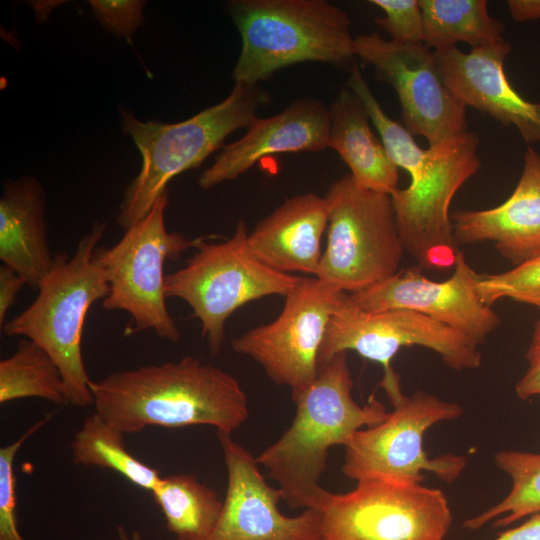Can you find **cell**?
<instances>
[{
    "label": "cell",
    "instance_id": "277c9868",
    "mask_svg": "<svg viewBox=\"0 0 540 540\" xmlns=\"http://www.w3.org/2000/svg\"><path fill=\"white\" fill-rule=\"evenodd\" d=\"M106 230L107 223L96 222L71 257L55 253L34 301L1 327L6 336L30 339L53 358L64 380L66 404L77 407L93 404L82 335L90 307L109 293L106 271L95 256Z\"/></svg>",
    "mask_w": 540,
    "mask_h": 540
},
{
    "label": "cell",
    "instance_id": "8fae6325",
    "mask_svg": "<svg viewBox=\"0 0 540 540\" xmlns=\"http://www.w3.org/2000/svg\"><path fill=\"white\" fill-rule=\"evenodd\" d=\"M322 516L324 540H444L452 523L440 489L379 475L331 493Z\"/></svg>",
    "mask_w": 540,
    "mask_h": 540
},
{
    "label": "cell",
    "instance_id": "d6a6232c",
    "mask_svg": "<svg viewBox=\"0 0 540 540\" xmlns=\"http://www.w3.org/2000/svg\"><path fill=\"white\" fill-rule=\"evenodd\" d=\"M526 360L527 369L515 387L516 394L521 400L540 396V317L534 326Z\"/></svg>",
    "mask_w": 540,
    "mask_h": 540
},
{
    "label": "cell",
    "instance_id": "6da1fadb",
    "mask_svg": "<svg viewBox=\"0 0 540 540\" xmlns=\"http://www.w3.org/2000/svg\"><path fill=\"white\" fill-rule=\"evenodd\" d=\"M95 412L124 434L150 426L209 425L232 434L247 419V396L221 368L185 356L90 382Z\"/></svg>",
    "mask_w": 540,
    "mask_h": 540
},
{
    "label": "cell",
    "instance_id": "3957f363",
    "mask_svg": "<svg viewBox=\"0 0 540 540\" xmlns=\"http://www.w3.org/2000/svg\"><path fill=\"white\" fill-rule=\"evenodd\" d=\"M270 102L260 85L235 83L220 103L178 123L143 122L120 108L123 132L129 135L142 157V166L127 186L117 221L127 230L141 220L175 176L198 168L234 131L248 128L257 112Z\"/></svg>",
    "mask_w": 540,
    "mask_h": 540
},
{
    "label": "cell",
    "instance_id": "30bf717a",
    "mask_svg": "<svg viewBox=\"0 0 540 540\" xmlns=\"http://www.w3.org/2000/svg\"><path fill=\"white\" fill-rule=\"evenodd\" d=\"M478 144L477 136L466 130L429 145L409 186L391 194L404 249L422 269H453L461 253L449 208L457 191L480 169Z\"/></svg>",
    "mask_w": 540,
    "mask_h": 540
},
{
    "label": "cell",
    "instance_id": "ac0fdd59",
    "mask_svg": "<svg viewBox=\"0 0 540 540\" xmlns=\"http://www.w3.org/2000/svg\"><path fill=\"white\" fill-rule=\"evenodd\" d=\"M246 130L240 139L224 145L200 175L201 189L236 179L266 156L328 149L330 112L318 99H297L276 115L257 117Z\"/></svg>",
    "mask_w": 540,
    "mask_h": 540
},
{
    "label": "cell",
    "instance_id": "7c38bea8",
    "mask_svg": "<svg viewBox=\"0 0 540 540\" xmlns=\"http://www.w3.org/2000/svg\"><path fill=\"white\" fill-rule=\"evenodd\" d=\"M344 294L316 277H301L284 297L280 314L233 339L231 347L257 362L274 383L297 394L318 375L327 326Z\"/></svg>",
    "mask_w": 540,
    "mask_h": 540
},
{
    "label": "cell",
    "instance_id": "e0dca14e",
    "mask_svg": "<svg viewBox=\"0 0 540 540\" xmlns=\"http://www.w3.org/2000/svg\"><path fill=\"white\" fill-rule=\"evenodd\" d=\"M504 41L463 52L457 46L434 51L442 77L466 106L513 126L528 143H540V103L524 98L508 81Z\"/></svg>",
    "mask_w": 540,
    "mask_h": 540
},
{
    "label": "cell",
    "instance_id": "8992f818",
    "mask_svg": "<svg viewBox=\"0 0 540 540\" xmlns=\"http://www.w3.org/2000/svg\"><path fill=\"white\" fill-rule=\"evenodd\" d=\"M195 249L182 268L166 275L165 294L190 306L212 355L221 351L226 321L237 309L266 296L285 297L301 279L259 261L243 221L230 238L210 242L201 237Z\"/></svg>",
    "mask_w": 540,
    "mask_h": 540
},
{
    "label": "cell",
    "instance_id": "8d00e7d4",
    "mask_svg": "<svg viewBox=\"0 0 540 540\" xmlns=\"http://www.w3.org/2000/svg\"><path fill=\"white\" fill-rule=\"evenodd\" d=\"M116 540H143L139 531L128 532L125 527L119 525L116 529Z\"/></svg>",
    "mask_w": 540,
    "mask_h": 540
},
{
    "label": "cell",
    "instance_id": "5b68a950",
    "mask_svg": "<svg viewBox=\"0 0 540 540\" xmlns=\"http://www.w3.org/2000/svg\"><path fill=\"white\" fill-rule=\"evenodd\" d=\"M228 10L242 41L235 83L260 85L302 62L354 63L350 18L329 1L234 0Z\"/></svg>",
    "mask_w": 540,
    "mask_h": 540
},
{
    "label": "cell",
    "instance_id": "1f68e13d",
    "mask_svg": "<svg viewBox=\"0 0 540 540\" xmlns=\"http://www.w3.org/2000/svg\"><path fill=\"white\" fill-rule=\"evenodd\" d=\"M97 21L118 39L131 42L133 35L144 22L142 0H89Z\"/></svg>",
    "mask_w": 540,
    "mask_h": 540
},
{
    "label": "cell",
    "instance_id": "ffe728a7",
    "mask_svg": "<svg viewBox=\"0 0 540 540\" xmlns=\"http://www.w3.org/2000/svg\"><path fill=\"white\" fill-rule=\"evenodd\" d=\"M329 219L325 197L308 192L287 199L248 233L253 255L273 270L316 276Z\"/></svg>",
    "mask_w": 540,
    "mask_h": 540
},
{
    "label": "cell",
    "instance_id": "836d02e7",
    "mask_svg": "<svg viewBox=\"0 0 540 540\" xmlns=\"http://www.w3.org/2000/svg\"><path fill=\"white\" fill-rule=\"evenodd\" d=\"M28 285L26 279L11 267L2 264L0 266V326L5 324V319L10 307L16 302L17 294Z\"/></svg>",
    "mask_w": 540,
    "mask_h": 540
},
{
    "label": "cell",
    "instance_id": "44dd1931",
    "mask_svg": "<svg viewBox=\"0 0 540 540\" xmlns=\"http://www.w3.org/2000/svg\"><path fill=\"white\" fill-rule=\"evenodd\" d=\"M45 208L46 194L35 177L23 176L5 183L0 197V259L37 290L54 259Z\"/></svg>",
    "mask_w": 540,
    "mask_h": 540
},
{
    "label": "cell",
    "instance_id": "7402d4cb",
    "mask_svg": "<svg viewBox=\"0 0 540 540\" xmlns=\"http://www.w3.org/2000/svg\"><path fill=\"white\" fill-rule=\"evenodd\" d=\"M329 112V148L346 163L359 186L391 195L398 188L399 168L373 133L362 100L345 86Z\"/></svg>",
    "mask_w": 540,
    "mask_h": 540
},
{
    "label": "cell",
    "instance_id": "484cf974",
    "mask_svg": "<svg viewBox=\"0 0 540 540\" xmlns=\"http://www.w3.org/2000/svg\"><path fill=\"white\" fill-rule=\"evenodd\" d=\"M24 398L66 404L64 380L56 362L27 338L18 342L12 355L0 361V403Z\"/></svg>",
    "mask_w": 540,
    "mask_h": 540
},
{
    "label": "cell",
    "instance_id": "f546056e",
    "mask_svg": "<svg viewBox=\"0 0 540 540\" xmlns=\"http://www.w3.org/2000/svg\"><path fill=\"white\" fill-rule=\"evenodd\" d=\"M34 423L14 442L0 449V540H24L17 524L14 461L22 445L50 419Z\"/></svg>",
    "mask_w": 540,
    "mask_h": 540
},
{
    "label": "cell",
    "instance_id": "52a82bcc",
    "mask_svg": "<svg viewBox=\"0 0 540 540\" xmlns=\"http://www.w3.org/2000/svg\"><path fill=\"white\" fill-rule=\"evenodd\" d=\"M324 197L327 245L315 277L352 294L397 273L405 249L391 195L361 187L348 174Z\"/></svg>",
    "mask_w": 540,
    "mask_h": 540
},
{
    "label": "cell",
    "instance_id": "5bb4252c",
    "mask_svg": "<svg viewBox=\"0 0 540 540\" xmlns=\"http://www.w3.org/2000/svg\"><path fill=\"white\" fill-rule=\"evenodd\" d=\"M354 54L393 87L412 135L434 145L466 131V106L446 85L434 50L370 33L355 36Z\"/></svg>",
    "mask_w": 540,
    "mask_h": 540
},
{
    "label": "cell",
    "instance_id": "4316f807",
    "mask_svg": "<svg viewBox=\"0 0 540 540\" xmlns=\"http://www.w3.org/2000/svg\"><path fill=\"white\" fill-rule=\"evenodd\" d=\"M496 466L512 481L510 492L496 505L464 521L463 527L477 530L487 522L507 527L514 522L540 513V454L505 450L494 456Z\"/></svg>",
    "mask_w": 540,
    "mask_h": 540
},
{
    "label": "cell",
    "instance_id": "d4e9b609",
    "mask_svg": "<svg viewBox=\"0 0 540 540\" xmlns=\"http://www.w3.org/2000/svg\"><path fill=\"white\" fill-rule=\"evenodd\" d=\"M124 435L98 413L90 414L71 442L73 462L112 470L135 486L152 492L161 479L160 473L127 450Z\"/></svg>",
    "mask_w": 540,
    "mask_h": 540
},
{
    "label": "cell",
    "instance_id": "9a60e30c",
    "mask_svg": "<svg viewBox=\"0 0 540 540\" xmlns=\"http://www.w3.org/2000/svg\"><path fill=\"white\" fill-rule=\"evenodd\" d=\"M479 275L461 251L452 275L444 281L431 280L422 273V268L414 266L348 294V299L364 311L401 309L423 314L457 330L479 346L501 324L500 316L479 296Z\"/></svg>",
    "mask_w": 540,
    "mask_h": 540
},
{
    "label": "cell",
    "instance_id": "7a4b0ae2",
    "mask_svg": "<svg viewBox=\"0 0 540 540\" xmlns=\"http://www.w3.org/2000/svg\"><path fill=\"white\" fill-rule=\"evenodd\" d=\"M352 388L347 352L320 364L316 379L291 395L296 414L289 428L256 456L289 507L322 512L331 494L320 484L329 449L386 419L388 412L374 395L359 405Z\"/></svg>",
    "mask_w": 540,
    "mask_h": 540
},
{
    "label": "cell",
    "instance_id": "cb8c5ba5",
    "mask_svg": "<svg viewBox=\"0 0 540 540\" xmlns=\"http://www.w3.org/2000/svg\"><path fill=\"white\" fill-rule=\"evenodd\" d=\"M174 540H207L221 515L223 501L191 474L161 477L152 490Z\"/></svg>",
    "mask_w": 540,
    "mask_h": 540
},
{
    "label": "cell",
    "instance_id": "83f0119b",
    "mask_svg": "<svg viewBox=\"0 0 540 540\" xmlns=\"http://www.w3.org/2000/svg\"><path fill=\"white\" fill-rule=\"evenodd\" d=\"M346 87L362 100L391 161L398 168L407 171L410 176L414 174L424 159L425 149L416 143L405 126L394 121L384 112L355 62L351 66Z\"/></svg>",
    "mask_w": 540,
    "mask_h": 540
},
{
    "label": "cell",
    "instance_id": "9c48e42d",
    "mask_svg": "<svg viewBox=\"0 0 540 540\" xmlns=\"http://www.w3.org/2000/svg\"><path fill=\"white\" fill-rule=\"evenodd\" d=\"M393 411L381 423L358 430L345 447L342 473L357 481L366 476H387L422 483L424 472L452 483L467 465L465 456L444 454L434 458L424 450L426 431L433 425L460 417V405L418 391L403 394L400 377L382 380Z\"/></svg>",
    "mask_w": 540,
    "mask_h": 540
},
{
    "label": "cell",
    "instance_id": "e575fe53",
    "mask_svg": "<svg viewBox=\"0 0 540 540\" xmlns=\"http://www.w3.org/2000/svg\"><path fill=\"white\" fill-rule=\"evenodd\" d=\"M494 540H540V513L529 516L516 527L500 532Z\"/></svg>",
    "mask_w": 540,
    "mask_h": 540
},
{
    "label": "cell",
    "instance_id": "603a6c76",
    "mask_svg": "<svg viewBox=\"0 0 540 540\" xmlns=\"http://www.w3.org/2000/svg\"><path fill=\"white\" fill-rule=\"evenodd\" d=\"M423 44L436 51L464 42L476 47L504 42V24L488 12L486 0H419Z\"/></svg>",
    "mask_w": 540,
    "mask_h": 540
},
{
    "label": "cell",
    "instance_id": "4dcf8cb0",
    "mask_svg": "<svg viewBox=\"0 0 540 540\" xmlns=\"http://www.w3.org/2000/svg\"><path fill=\"white\" fill-rule=\"evenodd\" d=\"M385 16L375 19L391 41L399 44L423 43L424 21L419 0H371Z\"/></svg>",
    "mask_w": 540,
    "mask_h": 540
},
{
    "label": "cell",
    "instance_id": "d6986e66",
    "mask_svg": "<svg viewBox=\"0 0 540 540\" xmlns=\"http://www.w3.org/2000/svg\"><path fill=\"white\" fill-rule=\"evenodd\" d=\"M459 245L491 242L514 267L540 256V154L528 147L513 193L483 210H457L450 215Z\"/></svg>",
    "mask_w": 540,
    "mask_h": 540
},
{
    "label": "cell",
    "instance_id": "2e32d148",
    "mask_svg": "<svg viewBox=\"0 0 540 540\" xmlns=\"http://www.w3.org/2000/svg\"><path fill=\"white\" fill-rule=\"evenodd\" d=\"M227 470L220 518L207 540H324L323 516L305 509L285 516L278 508L281 493L270 486L254 457L232 438L217 432Z\"/></svg>",
    "mask_w": 540,
    "mask_h": 540
},
{
    "label": "cell",
    "instance_id": "ba28073f",
    "mask_svg": "<svg viewBox=\"0 0 540 540\" xmlns=\"http://www.w3.org/2000/svg\"><path fill=\"white\" fill-rule=\"evenodd\" d=\"M168 192L166 189L141 220L124 230L117 243L97 248L95 256L109 283L103 307L130 315L124 335L152 330L158 337L177 343L181 332L166 305L164 268L167 261L195 248L201 237L188 239L167 230Z\"/></svg>",
    "mask_w": 540,
    "mask_h": 540
},
{
    "label": "cell",
    "instance_id": "f1b7e54d",
    "mask_svg": "<svg viewBox=\"0 0 540 540\" xmlns=\"http://www.w3.org/2000/svg\"><path fill=\"white\" fill-rule=\"evenodd\" d=\"M477 287L489 306L508 298L540 308V256L505 272L480 274Z\"/></svg>",
    "mask_w": 540,
    "mask_h": 540
},
{
    "label": "cell",
    "instance_id": "4fadbf2b",
    "mask_svg": "<svg viewBox=\"0 0 540 540\" xmlns=\"http://www.w3.org/2000/svg\"><path fill=\"white\" fill-rule=\"evenodd\" d=\"M411 346L434 351L453 370L477 369L482 364L479 346L457 330L414 311H364L344 294L329 320L319 365L338 353L354 351L379 363L385 373L393 370L391 362L398 351Z\"/></svg>",
    "mask_w": 540,
    "mask_h": 540
},
{
    "label": "cell",
    "instance_id": "d590c367",
    "mask_svg": "<svg viewBox=\"0 0 540 540\" xmlns=\"http://www.w3.org/2000/svg\"><path fill=\"white\" fill-rule=\"evenodd\" d=\"M507 7L515 22L523 23L540 19V0H508Z\"/></svg>",
    "mask_w": 540,
    "mask_h": 540
}]
</instances>
